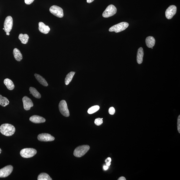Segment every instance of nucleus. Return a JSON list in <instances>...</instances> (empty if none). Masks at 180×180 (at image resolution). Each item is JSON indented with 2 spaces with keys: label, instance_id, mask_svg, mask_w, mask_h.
Masks as SVG:
<instances>
[{
  "label": "nucleus",
  "instance_id": "nucleus-1",
  "mask_svg": "<svg viewBox=\"0 0 180 180\" xmlns=\"http://www.w3.org/2000/svg\"><path fill=\"white\" fill-rule=\"evenodd\" d=\"M15 132L14 126L9 124H2L0 126V132L3 135L9 136L13 135Z\"/></svg>",
  "mask_w": 180,
  "mask_h": 180
},
{
  "label": "nucleus",
  "instance_id": "nucleus-2",
  "mask_svg": "<svg viewBox=\"0 0 180 180\" xmlns=\"http://www.w3.org/2000/svg\"><path fill=\"white\" fill-rule=\"evenodd\" d=\"M90 149L88 145H82L76 147L74 151V155L75 157H80L86 154Z\"/></svg>",
  "mask_w": 180,
  "mask_h": 180
},
{
  "label": "nucleus",
  "instance_id": "nucleus-3",
  "mask_svg": "<svg viewBox=\"0 0 180 180\" xmlns=\"http://www.w3.org/2000/svg\"><path fill=\"white\" fill-rule=\"evenodd\" d=\"M129 26V24L126 22H122L111 27L109 30L110 32L118 33L125 30Z\"/></svg>",
  "mask_w": 180,
  "mask_h": 180
},
{
  "label": "nucleus",
  "instance_id": "nucleus-4",
  "mask_svg": "<svg viewBox=\"0 0 180 180\" xmlns=\"http://www.w3.org/2000/svg\"><path fill=\"white\" fill-rule=\"evenodd\" d=\"M37 153L36 149L33 148H25L22 149L20 151V155L25 158L32 157Z\"/></svg>",
  "mask_w": 180,
  "mask_h": 180
},
{
  "label": "nucleus",
  "instance_id": "nucleus-5",
  "mask_svg": "<svg viewBox=\"0 0 180 180\" xmlns=\"http://www.w3.org/2000/svg\"><path fill=\"white\" fill-rule=\"evenodd\" d=\"M59 111L63 116L66 117L70 116V112L66 102L64 100H61L59 104Z\"/></svg>",
  "mask_w": 180,
  "mask_h": 180
},
{
  "label": "nucleus",
  "instance_id": "nucleus-6",
  "mask_svg": "<svg viewBox=\"0 0 180 180\" xmlns=\"http://www.w3.org/2000/svg\"><path fill=\"white\" fill-rule=\"evenodd\" d=\"M117 12L116 7L113 5H110L106 8L102 14V16L105 18H108L115 15Z\"/></svg>",
  "mask_w": 180,
  "mask_h": 180
},
{
  "label": "nucleus",
  "instance_id": "nucleus-7",
  "mask_svg": "<svg viewBox=\"0 0 180 180\" xmlns=\"http://www.w3.org/2000/svg\"><path fill=\"white\" fill-rule=\"evenodd\" d=\"M51 13L57 17L62 18L64 16V11L62 8L56 5H53L49 9Z\"/></svg>",
  "mask_w": 180,
  "mask_h": 180
},
{
  "label": "nucleus",
  "instance_id": "nucleus-8",
  "mask_svg": "<svg viewBox=\"0 0 180 180\" xmlns=\"http://www.w3.org/2000/svg\"><path fill=\"white\" fill-rule=\"evenodd\" d=\"M13 25V18L10 16L6 18L4 23V29L5 32L6 33H9L12 29Z\"/></svg>",
  "mask_w": 180,
  "mask_h": 180
},
{
  "label": "nucleus",
  "instance_id": "nucleus-9",
  "mask_svg": "<svg viewBox=\"0 0 180 180\" xmlns=\"http://www.w3.org/2000/svg\"><path fill=\"white\" fill-rule=\"evenodd\" d=\"M13 170V167L9 165L0 169V177L5 178L11 175Z\"/></svg>",
  "mask_w": 180,
  "mask_h": 180
},
{
  "label": "nucleus",
  "instance_id": "nucleus-10",
  "mask_svg": "<svg viewBox=\"0 0 180 180\" xmlns=\"http://www.w3.org/2000/svg\"><path fill=\"white\" fill-rule=\"evenodd\" d=\"M177 11V8L175 6L172 5L168 8L165 13L166 18L168 19H171L175 15Z\"/></svg>",
  "mask_w": 180,
  "mask_h": 180
},
{
  "label": "nucleus",
  "instance_id": "nucleus-11",
  "mask_svg": "<svg viewBox=\"0 0 180 180\" xmlns=\"http://www.w3.org/2000/svg\"><path fill=\"white\" fill-rule=\"evenodd\" d=\"M37 139L41 141H51L55 139V138L50 134L43 133L39 134L37 136Z\"/></svg>",
  "mask_w": 180,
  "mask_h": 180
},
{
  "label": "nucleus",
  "instance_id": "nucleus-12",
  "mask_svg": "<svg viewBox=\"0 0 180 180\" xmlns=\"http://www.w3.org/2000/svg\"><path fill=\"white\" fill-rule=\"evenodd\" d=\"M23 108L26 110H29L33 106V104L32 101L30 98L27 96L23 97Z\"/></svg>",
  "mask_w": 180,
  "mask_h": 180
},
{
  "label": "nucleus",
  "instance_id": "nucleus-13",
  "mask_svg": "<svg viewBox=\"0 0 180 180\" xmlns=\"http://www.w3.org/2000/svg\"><path fill=\"white\" fill-rule=\"evenodd\" d=\"M30 121L35 124L44 123L46 121L45 119L42 117L37 115H34L29 118Z\"/></svg>",
  "mask_w": 180,
  "mask_h": 180
},
{
  "label": "nucleus",
  "instance_id": "nucleus-14",
  "mask_svg": "<svg viewBox=\"0 0 180 180\" xmlns=\"http://www.w3.org/2000/svg\"><path fill=\"white\" fill-rule=\"evenodd\" d=\"M39 31L41 33L45 34L48 33L50 31V28L48 25H46L41 22L39 23Z\"/></svg>",
  "mask_w": 180,
  "mask_h": 180
},
{
  "label": "nucleus",
  "instance_id": "nucleus-15",
  "mask_svg": "<svg viewBox=\"0 0 180 180\" xmlns=\"http://www.w3.org/2000/svg\"><path fill=\"white\" fill-rule=\"evenodd\" d=\"M144 52L141 47L138 49L137 55V62L138 64H141L143 62Z\"/></svg>",
  "mask_w": 180,
  "mask_h": 180
},
{
  "label": "nucleus",
  "instance_id": "nucleus-16",
  "mask_svg": "<svg viewBox=\"0 0 180 180\" xmlns=\"http://www.w3.org/2000/svg\"><path fill=\"white\" fill-rule=\"evenodd\" d=\"M145 43L146 46L148 48H151V47H153L155 44V39L153 37H148L146 39Z\"/></svg>",
  "mask_w": 180,
  "mask_h": 180
},
{
  "label": "nucleus",
  "instance_id": "nucleus-17",
  "mask_svg": "<svg viewBox=\"0 0 180 180\" xmlns=\"http://www.w3.org/2000/svg\"><path fill=\"white\" fill-rule=\"evenodd\" d=\"M13 54L16 60L18 62H20L23 59L22 54L21 51L17 48H15L13 49Z\"/></svg>",
  "mask_w": 180,
  "mask_h": 180
},
{
  "label": "nucleus",
  "instance_id": "nucleus-18",
  "mask_svg": "<svg viewBox=\"0 0 180 180\" xmlns=\"http://www.w3.org/2000/svg\"><path fill=\"white\" fill-rule=\"evenodd\" d=\"M35 76L37 80L43 86H48V83H47L45 79L43 77L40 76V75L35 74Z\"/></svg>",
  "mask_w": 180,
  "mask_h": 180
},
{
  "label": "nucleus",
  "instance_id": "nucleus-19",
  "mask_svg": "<svg viewBox=\"0 0 180 180\" xmlns=\"http://www.w3.org/2000/svg\"><path fill=\"white\" fill-rule=\"evenodd\" d=\"M4 83L9 90H13L15 88V85L13 81L9 78L5 79L4 80Z\"/></svg>",
  "mask_w": 180,
  "mask_h": 180
},
{
  "label": "nucleus",
  "instance_id": "nucleus-20",
  "mask_svg": "<svg viewBox=\"0 0 180 180\" xmlns=\"http://www.w3.org/2000/svg\"><path fill=\"white\" fill-rule=\"evenodd\" d=\"M29 90L30 92V94H32L34 97L39 99L41 98V94L37 91L36 89L33 88V87H31L29 88Z\"/></svg>",
  "mask_w": 180,
  "mask_h": 180
},
{
  "label": "nucleus",
  "instance_id": "nucleus-21",
  "mask_svg": "<svg viewBox=\"0 0 180 180\" xmlns=\"http://www.w3.org/2000/svg\"><path fill=\"white\" fill-rule=\"evenodd\" d=\"M75 72H72L68 73L65 79V83L66 85H68L72 81L75 74Z\"/></svg>",
  "mask_w": 180,
  "mask_h": 180
},
{
  "label": "nucleus",
  "instance_id": "nucleus-22",
  "mask_svg": "<svg viewBox=\"0 0 180 180\" xmlns=\"http://www.w3.org/2000/svg\"><path fill=\"white\" fill-rule=\"evenodd\" d=\"M19 39L23 44H26L28 41L29 37L27 34H20L19 35Z\"/></svg>",
  "mask_w": 180,
  "mask_h": 180
},
{
  "label": "nucleus",
  "instance_id": "nucleus-23",
  "mask_svg": "<svg viewBox=\"0 0 180 180\" xmlns=\"http://www.w3.org/2000/svg\"><path fill=\"white\" fill-rule=\"evenodd\" d=\"M9 101L7 98L0 94V105L5 107L7 106L9 104Z\"/></svg>",
  "mask_w": 180,
  "mask_h": 180
},
{
  "label": "nucleus",
  "instance_id": "nucleus-24",
  "mask_svg": "<svg viewBox=\"0 0 180 180\" xmlns=\"http://www.w3.org/2000/svg\"><path fill=\"white\" fill-rule=\"evenodd\" d=\"M38 180H52L50 176L46 173H42L39 175L37 178Z\"/></svg>",
  "mask_w": 180,
  "mask_h": 180
},
{
  "label": "nucleus",
  "instance_id": "nucleus-25",
  "mask_svg": "<svg viewBox=\"0 0 180 180\" xmlns=\"http://www.w3.org/2000/svg\"><path fill=\"white\" fill-rule=\"evenodd\" d=\"M100 108V106H93L89 109L88 112L89 114H92L98 111Z\"/></svg>",
  "mask_w": 180,
  "mask_h": 180
},
{
  "label": "nucleus",
  "instance_id": "nucleus-26",
  "mask_svg": "<svg viewBox=\"0 0 180 180\" xmlns=\"http://www.w3.org/2000/svg\"><path fill=\"white\" fill-rule=\"evenodd\" d=\"M94 123L96 126H100L103 123L102 120L100 118H96L95 120Z\"/></svg>",
  "mask_w": 180,
  "mask_h": 180
},
{
  "label": "nucleus",
  "instance_id": "nucleus-27",
  "mask_svg": "<svg viewBox=\"0 0 180 180\" xmlns=\"http://www.w3.org/2000/svg\"><path fill=\"white\" fill-rule=\"evenodd\" d=\"M115 110L113 107L110 108L108 110L109 113L111 115H114L115 113Z\"/></svg>",
  "mask_w": 180,
  "mask_h": 180
},
{
  "label": "nucleus",
  "instance_id": "nucleus-28",
  "mask_svg": "<svg viewBox=\"0 0 180 180\" xmlns=\"http://www.w3.org/2000/svg\"><path fill=\"white\" fill-rule=\"evenodd\" d=\"M112 161V159L110 157H108L106 160L105 162L106 163V165L108 166H110L111 165V162Z\"/></svg>",
  "mask_w": 180,
  "mask_h": 180
},
{
  "label": "nucleus",
  "instance_id": "nucleus-29",
  "mask_svg": "<svg viewBox=\"0 0 180 180\" xmlns=\"http://www.w3.org/2000/svg\"><path fill=\"white\" fill-rule=\"evenodd\" d=\"M177 129L179 133H180V116H178L177 120Z\"/></svg>",
  "mask_w": 180,
  "mask_h": 180
},
{
  "label": "nucleus",
  "instance_id": "nucleus-30",
  "mask_svg": "<svg viewBox=\"0 0 180 180\" xmlns=\"http://www.w3.org/2000/svg\"><path fill=\"white\" fill-rule=\"evenodd\" d=\"M35 0H25V3L27 5H29L32 3Z\"/></svg>",
  "mask_w": 180,
  "mask_h": 180
},
{
  "label": "nucleus",
  "instance_id": "nucleus-31",
  "mask_svg": "<svg viewBox=\"0 0 180 180\" xmlns=\"http://www.w3.org/2000/svg\"><path fill=\"white\" fill-rule=\"evenodd\" d=\"M105 171H106V170H108V166L106 165H104L103 167Z\"/></svg>",
  "mask_w": 180,
  "mask_h": 180
},
{
  "label": "nucleus",
  "instance_id": "nucleus-32",
  "mask_svg": "<svg viewBox=\"0 0 180 180\" xmlns=\"http://www.w3.org/2000/svg\"><path fill=\"white\" fill-rule=\"evenodd\" d=\"M118 180H126V178L124 177H122L119 178Z\"/></svg>",
  "mask_w": 180,
  "mask_h": 180
},
{
  "label": "nucleus",
  "instance_id": "nucleus-33",
  "mask_svg": "<svg viewBox=\"0 0 180 180\" xmlns=\"http://www.w3.org/2000/svg\"><path fill=\"white\" fill-rule=\"evenodd\" d=\"M94 1V0H87V2L88 3H91Z\"/></svg>",
  "mask_w": 180,
  "mask_h": 180
},
{
  "label": "nucleus",
  "instance_id": "nucleus-34",
  "mask_svg": "<svg viewBox=\"0 0 180 180\" xmlns=\"http://www.w3.org/2000/svg\"><path fill=\"white\" fill-rule=\"evenodd\" d=\"M6 35H10V33H6Z\"/></svg>",
  "mask_w": 180,
  "mask_h": 180
},
{
  "label": "nucleus",
  "instance_id": "nucleus-35",
  "mask_svg": "<svg viewBox=\"0 0 180 180\" xmlns=\"http://www.w3.org/2000/svg\"><path fill=\"white\" fill-rule=\"evenodd\" d=\"M1 148H0V154L1 153Z\"/></svg>",
  "mask_w": 180,
  "mask_h": 180
},
{
  "label": "nucleus",
  "instance_id": "nucleus-36",
  "mask_svg": "<svg viewBox=\"0 0 180 180\" xmlns=\"http://www.w3.org/2000/svg\"><path fill=\"white\" fill-rule=\"evenodd\" d=\"M3 30H4V29L3 28Z\"/></svg>",
  "mask_w": 180,
  "mask_h": 180
},
{
  "label": "nucleus",
  "instance_id": "nucleus-37",
  "mask_svg": "<svg viewBox=\"0 0 180 180\" xmlns=\"http://www.w3.org/2000/svg\"><path fill=\"white\" fill-rule=\"evenodd\" d=\"M102 120H103V118H102Z\"/></svg>",
  "mask_w": 180,
  "mask_h": 180
}]
</instances>
